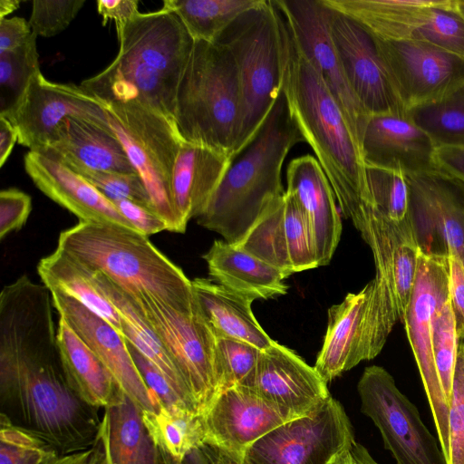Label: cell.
I'll use <instances>...</instances> for the list:
<instances>
[{
	"mask_svg": "<svg viewBox=\"0 0 464 464\" xmlns=\"http://www.w3.org/2000/svg\"><path fill=\"white\" fill-rule=\"evenodd\" d=\"M203 448L205 449L213 464H242L230 459L217 449H214L208 445H203Z\"/></svg>",
	"mask_w": 464,
	"mask_h": 464,
	"instance_id": "obj_59",
	"label": "cell"
},
{
	"mask_svg": "<svg viewBox=\"0 0 464 464\" xmlns=\"http://www.w3.org/2000/svg\"><path fill=\"white\" fill-rule=\"evenodd\" d=\"M231 157L213 148L183 141L174 165L171 195L180 233L199 217L227 171Z\"/></svg>",
	"mask_w": 464,
	"mask_h": 464,
	"instance_id": "obj_27",
	"label": "cell"
},
{
	"mask_svg": "<svg viewBox=\"0 0 464 464\" xmlns=\"http://www.w3.org/2000/svg\"><path fill=\"white\" fill-rule=\"evenodd\" d=\"M361 411L378 428L384 448L397 464H447L439 440L417 407L382 367H366L358 382Z\"/></svg>",
	"mask_w": 464,
	"mask_h": 464,
	"instance_id": "obj_12",
	"label": "cell"
},
{
	"mask_svg": "<svg viewBox=\"0 0 464 464\" xmlns=\"http://www.w3.org/2000/svg\"><path fill=\"white\" fill-rule=\"evenodd\" d=\"M16 140L18 133L14 125L7 118L0 116V167L7 160Z\"/></svg>",
	"mask_w": 464,
	"mask_h": 464,
	"instance_id": "obj_56",
	"label": "cell"
},
{
	"mask_svg": "<svg viewBox=\"0 0 464 464\" xmlns=\"http://www.w3.org/2000/svg\"><path fill=\"white\" fill-rule=\"evenodd\" d=\"M164 454L167 464H213L203 446L189 452L181 461L173 459L166 452Z\"/></svg>",
	"mask_w": 464,
	"mask_h": 464,
	"instance_id": "obj_57",
	"label": "cell"
},
{
	"mask_svg": "<svg viewBox=\"0 0 464 464\" xmlns=\"http://www.w3.org/2000/svg\"><path fill=\"white\" fill-rule=\"evenodd\" d=\"M329 11L333 43L346 81L365 113L407 112L389 80L373 36L350 17Z\"/></svg>",
	"mask_w": 464,
	"mask_h": 464,
	"instance_id": "obj_19",
	"label": "cell"
},
{
	"mask_svg": "<svg viewBox=\"0 0 464 464\" xmlns=\"http://www.w3.org/2000/svg\"><path fill=\"white\" fill-rule=\"evenodd\" d=\"M286 39L274 0H260L215 42L231 53L238 75L240 120L232 156L256 134L282 91Z\"/></svg>",
	"mask_w": 464,
	"mask_h": 464,
	"instance_id": "obj_7",
	"label": "cell"
},
{
	"mask_svg": "<svg viewBox=\"0 0 464 464\" xmlns=\"http://www.w3.org/2000/svg\"><path fill=\"white\" fill-rule=\"evenodd\" d=\"M18 0H1L0 1V20L19 7Z\"/></svg>",
	"mask_w": 464,
	"mask_h": 464,
	"instance_id": "obj_60",
	"label": "cell"
},
{
	"mask_svg": "<svg viewBox=\"0 0 464 464\" xmlns=\"http://www.w3.org/2000/svg\"><path fill=\"white\" fill-rule=\"evenodd\" d=\"M304 138L291 113L283 90L263 123L235 153L198 225L239 244L259 218L280 198L281 171L290 150Z\"/></svg>",
	"mask_w": 464,
	"mask_h": 464,
	"instance_id": "obj_3",
	"label": "cell"
},
{
	"mask_svg": "<svg viewBox=\"0 0 464 464\" xmlns=\"http://www.w3.org/2000/svg\"><path fill=\"white\" fill-rule=\"evenodd\" d=\"M236 63L221 44L194 41L180 80L174 121L182 138L230 157L240 120Z\"/></svg>",
	"mask_w": 464,
	"mask_h": 464,
	"instance_id": "obj_8",
	"label": "cell"
},
{
	"mask_svg": "<svg viewBox=\"0 0 464 464\" xmlns=\"http://www.w3.org/2000/svg\"><path fill=\"white\" fill-rule=\"evenodd\" d=\"M125 293L167 349L203 415L220 393V388L217 335L199 303L189 310L179 311L151 298Z\"/></svg>",
	"mask_w": 464,
	"mask_h": 464,
	"instance_id": "obj_10",
	"label": "cell"
},
{
	"mask_svg": "<svg viewBox=\"0 0 464 464\" xmlns=\"http://www.w3.org/2000/svg\"><path fill=\"white\" fill-rule=\"evenodd\" d=\"M383 41L412 38L430 11L446 0H322Z\"/></svg>",
	"mask_w": 464,
	"mask_h": 464,
	"instance_id": "obj_29",
	"label": "cell"
},
{
	"mask_svg": "<svg viewBox=\"0 0 464 464\" xmlns=\"http://www.w3.org/2000/svg\"><path fill=\"white\" fill-rule=\"evenodd\" d=\"M121 216L140 234L149 237L168 230L165 220L153 209L128 199L112 201Z\"/></svg>",
	"mask_w": 464,
	"mask_h": 464,
	"instance_id": "obj_50",
	"label": "cell"
},
{
	"mask_svg": "<svg viewBox=\"0 0 464 464\" xmlns=\"http://www.w3.org/2000/svg\"><path fill=\"white\" fill-rule=\"evenodd\" d=\"M449 279V258L427 256L419 252L414 288L402 322L446 459L449 450V403L435 364L431 324L439 303L450 295Z\"/></svg>",
	"mask_w": 464,
	"mask_h": 464,
	"instance_id": "obj_14",
	"label": "cell"
},
{
	"mask_svg": "<svg viewBox=\"0 0 464 464\" xmlns=\"http://www.w3.org/2000/svg\"><path fill=\"white\" fill-rule=\"evenodd\" d=\"M237 246L287 276L318 266L304 212L294 196L286 191Z\"/></svg>",
	"mask_w": 464,
	"mask_h": 464,
	"instance_id": "obj_21",
	"label": "cell"
},
{
	"mask_svg": "<svg viewBox=\"0 0 464 464\" xmlns=\"http://www.w3.org/2000/svg\"><path fill=\"white\" fill-rule=\"evenodd\" d=\"M41 153L72 170L137 173L111 127L82 119H66L58 128L54 140Z\"/></svg>",
	"mask_w": 464,
	"mask_h": 464,
	"instance_id": "obj_26",
	"label": "cell"
},
{
	"mask_svg": "<svg viewBox=\"0 0 464 464\" xmlns=\"http://www.w3.org/2000/svg\"><path fill=\"white\" fill-rule=\"evenodd\" d=\"M412 38L464 57V17L457 8V0H446L433 8Z\"/></svg>",
	"mask_w": 464,
	"mask_h": 464,
	"instance_id": "obj_44",
	"label": "cell"
},
{
	"mask_svg": "<svg viewBox=\"0 0 464 464\" xmlns=\"http://www.w3.org/2000/svg\"><path fill=\"white\" fill-rule=\"evenodd\" d=\"M351 220L370 246L375 266V276L367 284L357 352L360 363L376 357L396 322H403L416 280L419 250L411 225L395 223L369 204H362Z\"/></svg>",
	"mask_w": 464,
	"mask_h": 464,
	"instance_id": "obj_6",
	"label": "cell"
},
{
	"mask_svg": "<svg viewBox=\"0 0 464 464\" xmlns=\"http://www.w3.org/2000/svg\"><path fill=\"white\" fill-rule=\"evenodd\" d=\"M32 209L31 197L17 188L0 192V238L19 230L27 221Z\"/></svg>",
	"mask_w": 464,
	"mask_h": 464,
	"instance_id": "obj_49",
	"label": "cell"
},
{
	"mask_svg": "<svg viewBox=\"0 0 464 464\" xmlns=\"http://www.w3.org/2000/svg\"><path fill=\"white\" fill-rule=\"evenodd\" d=\"M203 258L212 281L254 301L287 292L285 273L237 245L215 240Z\"/></svg>",
	"mask_w": 464,
	"mask_h": 464,
	"instance_id": "obj_28",
	"label": "cell"
},
{
	"mask_svg": "<svg viewBox=\"0 0 464 464\" xmlns=\"http://www.w3.org/2000/svg\"><path fill=\"white\" fill-rule=\"evenodd\" d=\"M409 113L437 147L464 145V87L438 103Z\"/></svg>",
	"mask_w": 464,
	"mask_h": 464,
	"instance_id": "obj_40",
	"label": "cell"
},
{
	"mask_svg": "<svg viewBox=\"0 0 464 464\" xmlns=\"http://www.w3.org/2000/svg\"><path fill=\"white\" fill-rule=\"evenodd\" d=\"M142 419L156 444L177 461L205 444L204 418L198 412L160 406L156 411H142Z\"/></svg>",
	"mask_w": 464,
	"mask_h": 464,
	"instance_id": "obj_36",
	"label": "cell"
},
{
	"mask_svg": "<svg viewBox=\"0 0 464 464\" xmlns=\"http://www.w3.org/2000/svg\"><path fill=\"white\" fill-rule=\"evenodd\" d=\"M249 389L295 417L311 412L331 396L314 367L276 342L261 351Z\"/></svg>",
	"mask_w": 464,
	"mask_h": 464,
	"instance_id": "obj_23",
	"label": "cell"
},
{
	"mask_svg": "<svg viewBox=\"0 0 464 464\" xmlns=\"http://www.w3.org/2000/svg\"><path fill=\"white\" fill-rule=\"evenodd\" d=\"M192 285L201 310L217 336L243 341L261 351L276 342L255 317L251 307L253 299L208 278H195Z\"/></svg>",
	"mask_w": 464,
	"mask_h": 464,
	"instance_id": "obj_31",
	"label": "cell"
},
{
	"mask_svg": "<svg viewBox=\"0 0 464 464\" xmlns=\"http://www.w3.org/2000/svg\"><path fill=\"white\" fill-rule=\"evenodd\" d=\"M365 176L366 204L395 223L411 225L406 175L398 171L365 166Z\"/></svg>",
	"mask_w": 464,
	"mask_h": 464,
	"instance_id": "obj_39",
	"label": "cell"
},
{
	"mask_svg": "<svg viewBox=\"0 0 464 464\" xmlns=\"http://www.w3.org/2000/svg\"><path fill=\"white\" fill-rule=\"evenodd\" d=\"M449 266L450 301L459 342L464 341V265L459 258L451 256Z\"/></svg>",
	"mask_w": 464,
	"mask_h": 464,
	"instance_id": "obj_51",
	"label": "cell"
},
{
	"mask_svg": "<svg viewBox=\"0 0 464 464\" xmlns=\"http://www.w3.org/2000/svg\"><path fill=\"white\" fill-rule=\"evenodd\" d=\"M107 108V103L81 85L50 82L38 71L7 119L17 130L19 144L41 152L54 140L66 119H82L110 128Z\"/></svg>",
	"mask_w": 464,
	"mask_h": 464,
	"instance_id": "obj_16",
	"label": "cell"
},
{
	"mask_svg": "<svg viewBox=\"0 0 464 464\" xmlns=\"http://www.w3.org/2000/svg\"><path fill=\"white\" fill-rule=\"evenodd\" d=\"M117 36L115 59L81 86L107 104L136 101L174 120L179 85L194 46L179 17L164 6L139 13Z\"/></svg>",
	"mask_w": 464,
	"mask_h": 464,
	"instance_id": "obj_2",
	"label": "cell"
},
{
	"mask_svg": "<svg viewBox=\"0 0 464 464\" xmlns=\"http://www.w3.org/2000/svg\"><path fill=\"white\" fill-rule=\"evenodd\" d=\"M101 435L110 464H167L143 422L142 410L125 393L104 409Z\"/></svg>",
	"mask_w": 464,
	"mask_h": 464,
	"instance_id": "obj_32",
	"label": "cell"
},
{
	"mask_svg": "<svg viewBox=\"0 0 464 464\" xmlns=\"http://www.w3.org/2000/svg\"><path fill=\"white\" fill-rule=\"evenodd\" d=\"M355 441L343 405L330 396L311 412L256 440L242 464H334Z\"/></svg>",
	"mask_w": 464,
	"mask_h": 464,
	"instance_id": "obj_11",
	"label": "cell"
},
{
	"mask_svg": "<svg viewBox=\"0 0 464 464\" xmlns=\"http://www.w3.org/2000/svg\"><path fill=\"white\" fill-rule=\"evenodd\" d=\"M56 330L63 368L73 392L98 409L118 402L124 392L107 367L61 317Z\"/></svg>",
	"mask_w": 464,
	"mask_h": 464,
	"instance_id": "obj_30",
	"label": "cell"
},
{
	"mask_svg": "<svg viewBox=\"0 0 464 464\" xmlns=\"http://www.w3.org/2000/svg\"><path fill=\"white\" fill-rule=\"evenodd\" d=\"M274 2L295 46L322 77L359 140L367 114L343 71L330 34L329 8L322 0Z\"/></svg>",
	"mask_w": 464,
	"mask_h": 464,
	"instance_id": "obj_17",
	"label": "cell"
},
{
	"mask_svg": "<svg viewBox=\"0 0 464 464\" xmlns=\"http://www.w3.org/2000/svg\"><path fill=\"white\" fill-rule=\"evenodd\" d=\"M359 141L365 166L405 175L440 169L435 142L409 112L367 115Z\"/></svg>",
	"mask_w": 464,
	"mask_h": 464,
	"instance_id": "obj_22",
	"label": "cell"
},
{
	"mask_svg": "<svg viewBox=\"0 0 464 464\" xmlns=\"http://www.w3.org/2000/svg\"><path fill=\"white\" fill-rule=\"evenodd\" d=\"M36 37L33 33L22 46L0 53V116L11 115L31 78L40 71Z\"/></svg>",
	"mask_w": 464,
	"mask_h": 464,
	"instance_id": "obj_38",
	"label": "cell"
},
{
	"mask_svg": "<svg viewBox=\"0 0 464 464\" xmlns=\"http://www.w3.org/2000/svg\"><path fill=\"white\" fill-rule=\"evenodd\" d=\"M97 10L102 16V24L105 25L108 20H113L116 31L140 13L137 0H98Z\"/></svg>",
	"mask_w": 464,
	"mask_h": 464,
	"instance_id": "obj_53",
	"label": "cell"
},
{
	"mask_svg": "<svg viewBox=\"0 0 464 464\" xmlns=\"http://www.w3.org/2000/svg\"><path fill=\"white\" fill-rule=\"evenodd\" d=\"M373 38L389 80L407 112L438 103L464 87V57L418 39Z\"/></svg>",
	"mask_w": 464,
	"mask_h": 464,
	"instance_id": "obj_13",
	"label": "cell"
},
{
	"mask_svg": "<svg viewBox=\"0 0 464 464\" xmlns=\"http://www.w3.org/2000/svg\"><path fill=\"white\" fill-rule=\"evenodd\" d=\"M205 444L242 462L256 440L283 423L298 418L246 387L220 392L203 414Z\"/></svg>",
	"mask_w": 464,
	"mask_h": 464,
	"instance_id": "obj_18",
	"label": "cell"
},
{
	"mask_svg": "<svg viewBox=\"0 0 464 464\" xmlns=\"http://www.w3.org/2000/svg\"><path fill=\"white\" fill-rule=\"evenodd\" d=\"M24 164L34 185L81 222L114 224L137 231L110 199L59 160L29 150Z\"/></svg>",
	"mask_w": 464,
	"mask_h": 464,
	"instance_id": "obj_25",
	"label": "cell"
},
{
	"mask_svg": "<svg viewBox=\"0 0 464 464\" xmlns=\"http://www.w3.org/2000/svg\"><path fill=\"white\" fill-rule=\"evenodd\" d=\"M432 350L443 393L450 403L459 338L450 295L438 304L432 319Z\"/></svg>",
	"mask_w": 464,
	"mask_h": 464,
	"instance_id": "obj_41",
	"label": "cell"
},
{
	"mask_svg": "<svg viewBox=\"0 0 464 464\" xmlns=\"http://www.w3.org/2000/svg\"><path fill=\"white\" fill-rule=\"evenodd\" d=\"M282 90L305 142L331 184L342 214L350 219L367 199L360 143L332 92L288 31Z\"/></svg>",
	"mask_w": 464,
	"mask_h": 464,
	"instance_id": "obj_4",
	"label": "cell"
},
{
	"mask_svg": "<svg viewBox=\"0 0 464 464\" xmlns=\"http://www.w3.org/2000/svg\"><path fill=\"white\" fill-rule=\"evenodd\" d=\"M59 455L50 443L0 414V464H48Z\"/></svg>",
	"mask_w": 464,
	"mask_h": 464,
	"instance_id": "obj_43",
	"label": "cell"
},
{
	"mask_svg": "<svg viewBox=\"0 0 464 464\" xmlns=\"http://www.w3.org/2000/svg\"><path fill=\"white\" fill-rule=\"evenodd\" d=\"M37 271L43 285L58 289L101 316L123 336L121 319L92 276L59 248L43 257ZM124 337V336H123Z\"/></svg>",
	"mask_w": 464,
	"mask_h": 464,
	"instance_id": "obj_35",
	"label": "cell"
},
{
	"mask_svg": "<svg viewBox=\"0 0 464 464\" xmlns=\"http://www.w3.org/2000/svg\"><path fill=\"white\" fill-rule=\"evenodd\" d=\"M448 420L447 464H464V341L459 342Z\"/></svg>",
	"mask_w": 464,
	"mask_h": 464,
	"instance_id": "obj_46",
	"label": "cell"
},
{
	"mask_svg": "<svg viewBox=\"0 0 464 464\" xmlns=\"http://www.w3.org/2000/svg\"><path fill=\"white\" fill-rule=\"evenodd\" d=\"M50 292L60 317L107 367L124 393L142 411H158L160 404L142 379L126 339L74 298L58 289Z\"/></svg>",
	"mask_w": 464,
	"mask_h": 464,
	"instance_id": "obj_20",
	"label": "cell"
},
{
	"mask_svg": "<svg viewBox=\"0 0 464 464\" xmlns=\"http://www.w3.org/2000/svg\"><path fill=\"white\" fill-rule=\"evenodd\" d=\"M109 124L150 195L169 231L180 233L173 206L171 179L185 140L174 120L139 102L108 104Z\"/></svg>",
	"mask_w": 464,
	"mask_h": 464,
	"instance_id": "obj_9",
	"label": "cell"
},
{
	"mask_svg": "<svg viewBox=\"0 0 464 464\" xmlns=\"http://www.w3.org/2000/svg\"><path fill=\"white\" fill-rule=\"evenodd\" d=\"M126 342L142 379L160 406L182 408L198 412L191 404L176 392L163 373L153 363L140 353L127 340Z\"/></svg>",
	"mask_w": 464,
	"mask_h": 464,
	"instance_id": "obj_48",
	"label": "cell"
},
{
	"mask_svg": "<svg viewBox=\"0 0 464 464\" xmlns=\"http://www.w3.org/2000/svg\"><path fill=\"white\" fill-rule=\"evenodd\" d=\"M48 464H110L101 431L96 442L87 450L59 455Z\"/></svg>",
	"mask_w": 464,
	"mask_h": 464,
	"instance_id": "obj_54",
	"label": "cell"
},
{
	"mask_svg": "<svg viewBox=\"0 0 464 464\" xmlns=\"http://www.w3.org/2000/svg\"><path fill=\"white\" fill-rule=\"evenodd\" d=\"M261 350L237 339L217 336L220 392L233 387L250 388Z\"/></svg>",
	"mask_w": 464,
	"mask_h": 464,
	"instance_id": "obj_42",
	"label": "cell"
},
{
	"mask_svg": "<svg viewBox=\"0 0 464 464\" xmlns=\"http://www.w3.org/2000/svg\"><path fill=\"white\" fill-rule=\"evenodd\" d=\"M286 192L298 202L312 236L318 266L331 261L342 233V221L331 184L312 155L297 157L286 170Z\"/></svg>",
	"mask_w": 464,
	"mask_h": 464,
	"instance_id": "obj_24",
	"label": "cell"
},
{
	"mask_svg": "<svg viewBox=\"0 0 464 464\" xmlns=\"http://www.w3.org/2000/svg\"><path fill=\"white\" fill-rule=\"evenodd\" d=\"M437 163L440 169L464 182V145L437 147Z\"/></svg>",
	"mask_w": 464,
	"mask_h": 464,
	"instance_id": "obj_55",
	"label": "cell"
},
{
	"mask_svg": "<svg viewBox=\"0 0 464 464\" xmlns=\"http://www.w3.org/2000/svg\"><path fill=\"white\" fill-rule=\"evenodd\" d=\"M260 0H165L163 6L181 20L194 41L215 43L243 13Z\"/></svg>",
	"mask_w": 464,
	"mask_h": 464,
	"instance_id": "obj_37",
	"label": "cell"
},
{
	"mask_svg": "<svg viewBox=\"0 0 464 464\" xmlns=\"http://www.w3.org/2000/svg\"><path fill=\"white\" fill-rule=\"evenodd\" d=\"M29 22L22 17L0 20V53L12 51L24 44L32 36Z\"/></svg>",
	"mask_w": 464,
	"mask_h": 464,
	"instance_id": "obj_52",
	"label": "cell"
},
{
	"mask_svg": "<svg viewBox=\"0 0 464 464\" xmlns=\"http://www.w3.org/2000/svg\"><path fill=\"white\" fill-rule=\"evenodd\" d=\"M90 274L98 288L120 314L124 338L153 363L176 392L198 412L190 392L167 349L125 291L102 273Z\"/></svg>",
	"mask_w": 464,
	"mask_h": 464,
	"instance_id": "obj_34",
	"label": "cell"
},
{
	"mask_svg": "<svg viewBox=\"0 0 464 464\" xmlns=\"http://www.w3.org/2000/svg\"><path fill=\"white\" fill-rule=\"evenodd\" d=\"M334 464H355L351 450H349L343 453Z\"/></svg>",
	"mask_w": 464,
	"mask_h": 464,
	"instance_id": "obj_61",
	"label": "cell"
},
{
	"mask_svg": "<svg viewBox=\"0 0 464 464\" xmlns=\"http://www.w3.org/2000/svg\"><path fill=\"white\" fill-rule=\"evenodd\" d=\"M409 214L420 253L464 265V182L441 169L406 175Z\"/></svg>",
	"mask_w": 464,
	"mask_h": 464,
	"instance_id": "obj_15",
	"label": "cell"
},
{
	"mask_svg": "<svg viewBox=\"0 0 464 464\" xmlns=\"http://www.w3.org/2000/svg\"><path fill=\"white\" fill-rule=\"evenodd\" d=\"M355 464H379L362 444L354 441L350 449Z\"/></svg>",
	"mask_w": 464,
	"mask_h": 464,
	"instance_id": "obj_58",
	"label": "cell"
},
{
	"mask_svg": "<svg viewBox=\"0 0 464 464\" xmlns=\"http://www.w3.org/2000/svg\"><path fill=\"white\" fill-rule=\"evenodd\" d=\"M84 4V0H34L29 19L32 32L44 37L61 33Z\"/></svg>",
	"mask_w": 464,
	"mask_h": 464,
	"instance_id": "obj_47",
	"label": "cell"
},
{
	"mask_svg": "<svg viewBox=\"0 0 464 464\" xmlns=\"http://www.w3.org/2000/svg\"><path fill=\"white\" fill-rule=\"evenodd\" d=\"M50 290L26 275L0 295V414L60 455L99 438L102 416L71 388L63 368Z\"/></svg>",
	"mask_w": 464,
	"mask_h": 464,
	"instance_id": "obj_1",
	"label": "cell"
},
{
	"mask_svg": "<svg viewBox=\"0 0 464 464\" xmlns=\"http://www.w3.org/2000/svg\"><path fill=\"white\" fill-rule=\"evenodd\" d=\"M457 8L464 17V0H457Z\"/></svg>",
	"mask_w": 464,
	"mask_h": 464,
	"instance_id": "obj_62",
	"label": "cell"
},
{
	"mask_svg": "<svg viewBox=\"0 0 464 464\" xmlns=\"http://www.w3.org/2000/svg\"><path fill=\"white\" fill-rule=\"evenodd\" d=\"M102 193L111 202L128 199L153 208L150 195L137 173H117L89 169L73 170Z\"/></svg>",
	"mask_w": 464,
	"mask_h": 464,
	"instance_id": "obj_45",
	"label": "cell"
},
{
	"mask_svg": "<svg viewBox=\"0 0 464 464\" xmlns=\"http://www.w3.org/2000/svg\"><path fill=\"white\" fill-rule=\"evenodd\" d=\"M367 292L366 285L358 293H348L340 304L328 309L326 333L314 366L326 383L358 364Z\"/></svg>",
	"mask_w": 464,
	"mask_h": 464,
	"instance_id": "obj_33",
	"label": "cell"
},
{
	"mask_svg": "<svg viewBox=\"0 0 464 464\" xmlns=\"http://www.w3.org/2000/svg\"><path fill=\"white\" fill-rule=\"evenodd\" d=\"M57 248L89 273L103 274L130 295L179 311L198 303L192 280L138 231L79 221L61 232Z\"/></svg>",
	"mask_w": 464,
	"mask_h": 464,
	"instance_id": "obj_5",
	"label": "cell"
}]
</instances>
